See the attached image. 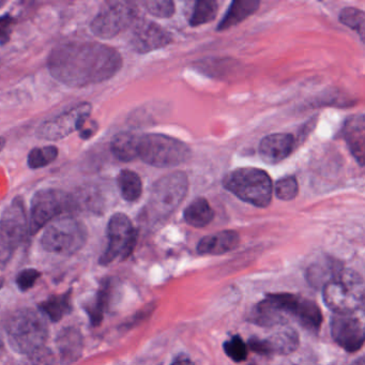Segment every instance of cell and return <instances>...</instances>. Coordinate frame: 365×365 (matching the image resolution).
Segmentation results:
<instances>
[{
    "instance_id": "6da1fadb",
    "label": "cell",
    "mask_w": 365,
    "mask_h": 365,
    "mask_svg": "<svg viewBox=\"0 0 365 365\" xmlns=\"http://www.w3.org/2000/svg\"><path fill=\"white\" fill-rule=\"evenodd\" d=\"M123 65V57L116 48L99 42L59 44L48 58L51 76L72 88L106 82L120 71Z\"/></svg>"
},
{
    "instance_id": "7a4b0ae2",
    "label": "cell",
    "mask_w": 365,
    "mask_h": 365,
    "mask_svg": "<svg viewBox=\"0 0 365 365\" xmlns=\"http://www.w3.org/2000/svg\"><path fill=\"white\" fill-rule=\"evenodd\" d=\"M6 334L12 349L27 356L43 347L48 341V322L41 312L18 309L6 322Z\"/></svg>"
},
{
    "instance_id": "3957f363",
    "label": "cell",
    "mask_w": 365,
    "mask_h": 365,
    "mask_svg": "<svg viewBox=\"0 0 365 365\" xmlns=\"http://www.w3.org/2000/svg\"><path fill=\"white\" fill-rule=\"evenodd\" d=\"M322 294L335 314H354L364 304V282L358 272L341 268L324 284Z\"/></svg>"
},
{
    "instance_id": "277c9868",
    "label": "cell",
    "mask_w": 365,
    "mask_h": 365,
    "mask_svg": "<svg viewBox=\"0 0 365 365\" xmlns=\"http://www.w3.org/2000/svg\"><path fill=\"white\" fill-rule=\"evenodd\" d=\"M223 185L243 202L259 208L268 207L272 200V180L260 168H237L224 177Z\"/></svg>"
},
{
    "instance_id": "5b68a950",
    "label": "cell",
    "mask_w": 365,
    "mask_h": 365,
    "mask_svg": "<svg viewBox=\"0 0 365 365\" xmlns=\"http://www.w3.org/2000/svg\"><path fill=\"white\" fill-rule=\"evenodd\" d=\"M138 158L159 168H172L189 161L192 150L185 143L159 133L144 134L138 138Z\"/></svg>"
},
{
    "instance_id": "8992f818",
    "label": "cell",
    "mask_w": 365,
    "mask_h": 365,
    "mask_svg": "<svg viewBox=\"0 0 365 365\" xmlns=\"http://www.w3.org/2000/svg\"><path fill=\"white\" fill-rule=\"evenodd\" d=\"M86 226L73 215H63L46 226L41 245L46 251L57 255H72L86 245Z\"/></svg>"
},
{
    "instance_id": "52a82bcc",
    "label": "cell",
    "mask_w": 365,
    "mask_h": 365,
    "mask_svg": "<svg viewBox=\"0 0 365 365\" xmlns=\"http://www.w3.org/2000/svg\"><path fill=\"white\" fill-rule=\"evenodd\" d=\"M76 210L73 194L58 189L39 190L31 198L29 234H37L63 213Z\"/></svg>"
},
{
    "instance_id": "ba28073f",
    "label": "cell",
    "mask_w": 365,
    "mask_h": 365,
    "mask_svg": "<svg viewBox=\"0 0 365 365\" xmlns=\"http://www.w3.org/2000/svg\"><path fill=\"white\" fill-rule=\"evenodd\" d=\"M138 20V8L133 1H108L91 21V31L100 39L110 40L133 26Z\"/></svg>"
},
{
    "instance_id": "9c48e42d",
    "label": "cell",
    "mask_w": 365,
    "mask_h": 365,
    "mask_svg": "<svg viewBox=\"0 0 365 365\" xmlns=\"http://www.w3.org/2000/svg\"><path fill=\"white\" fill-rule=\"evenodd\" d=\"M189 190V180L183 172L164 175L153 185L149 198V209L155 217H168L185 200Z\"/></svg>"
},
{
    "instance_id": "30bf717a",
    "label": "cell",
    "mask_w": 365,
    "mask_h": 365,
    "mask_svg": "<svg viewBox=\"0 0 365 365\" xmlns=\"http://www.w3.org/2000/svg\"><path fill=\"white\" fill-rule=\"evenodd\" d=\"M138 232L130 217L125 213H115L108 224V247L100 257L103 266L112 264L120 258L127 259L136 245Z\"/></svg>"
},
{
    "instance_id": "8fae6325",
    "label": "cell",
    "mask_w": 365,
    "mask_h": 365,
    "mask_svg": "<svg viewBox=\"0 0 365 365\" xmlns=\"http://www.w3.org/2000/svg\"><path fill=\"white\" fill-rule=\"evenodd\" d=\"M91 110L93 106L88 102H83L73 106L67 112L61 113L54 118L44 121L38 128V138L54 142L63 140L74 132H80L91 118Z\"/></svg>"
},
{
    "instance_id": "7c38bea8",
    "label": "cell",
    "mask_w": 365,
    "mask_h": 365,
    "mask_svg": "<svg viewBox=\"0 0 365 365\" xmlns=\"http://www.w3.org/2000/svg\"><path fill=\"white\" fill-rule=\"evenodd\" d=\"M29 232L25 202L21 196H16L0 217V238L16 249L26 239Z\"/></svg>"
},
{
    "instance_id": "4fadbf2b",
    "label": "cell",
    "mask_w": 365,
    "mask_h": 365,
    "mask_svg": "<svg viewBox=\"0 0 365 365\" xmlns=\"http://www.w3.org/2000/svg\"><path fill=\"white\" fill-rule=\"evenodd\" d=\"M133 26L130 46L136 53L147 54L172 43L170 34L153 21L138 20Z\"/></svg>"
},
{
    "instance_id": "5bb4252c",
    "label": "cell",
    "mask_w": 365,
    "mask_h": 365,
    "mask_svg": "<svg viewBox=\"0 0 365 365\" xmlns=\"http://www.w3.org/2000/svg\"><path fill=\"white\" fill-rule=\"evenodd\" d=\"M331 335L348 352L358 351L364 344V327L352 314H335L331 320Z\"/></svg>"
},
{
    "instance_id": "9a60e30c",
    "label": "cell",
    "mask_w": 365,
    "mask_h": 365,
    "mask_svg": "<svg viewBox=\"0 0 365 365\" xmlns=\"http://www.w3.org/2000/svg\"><path fill=\"white\" fill-rule=\"evenodd\" d=\"M249 346L256 354L262 356L273 354H289L298 348L299 335L294 329H284L267 339L252 337L249 341Z\"/></svg>"
},
{
    "instance_id": "2e32d148",
    "label": "cell",
    "mask_w": 365,
    "mask_h": 365,
    "mask_svg": "<svg viewBox=\"0 0 365 365\" xmlns=\"http://www.w3.org/2000/svg\"><path fill=\"white\" fill-rule=\"evenodd\" d=\"M294 145H296V140L292 134H271L260 142L259 153L262 160L267 163L277 164L292 155Z\"/></svg>"
},
{
    "instance_id": "e0dca14e",
    "label": "cell",
    "mask_w": 365,
    "mask_h": 365,
    "mask_svg": "<svg viewBox=\"0 0 365 365\" xmlns=\"http://www.w3.org/2000/svg\"><path fill=\"white\" fill-rule=\"evenodd\" d=\"M56 347L63 365H71L82 356L84 350V336L80 329L67 327L58 333Z\"/></svg>"
},
{
    "instance_id": "ac0fdd59",
    "label": "cell",
    "mask_w": 365,
    "mask_h": 365,
    "mask_svg": "<svg viewBox=\"0 0 365 365\" xmlns=\"http://www.w3.org/2000/svg\"><path fill=\"white\" fill-rule=\"evenodd\" d=\"M363 114L349 117L344 125L343 134L352 155L361 166L365 162V125Z\"/></svg>"
},
{
    "instance_id": "d6986e66",
    "label": "cell",
    "mask_w": 365,
    "mask_h": 365,
    "mask_svg": "<svg viewBox=\"0 0 365 365\" xmlns=\"http://www.w3.org/2000/svg\"><path fill=\"white\" fill-rule=\"evenodd\" d=\"M240 243L238 232L234 230H223L217 234L209 235L198 242L197 252L200 255H222L234 251Z\"/></svg>"
},
{
    "instance_id": "ffe728a7",
    "label": "cell",
    "mask_w": 365,
    "mask_h": 365,
    "mask_svg": "<svg viewBox=\"0 0 365 365\" xmlns=\"http://www.w3.org/2000/svg\"><path fill=\"white\" fill-rule=\"evenodd\" d=\"M113 287L114 286H113L112 279H103L95 298L88 301L85 305V311L89 316L93 326H99L103 322L104 314L110 307V300H112Z\"/></svg>"
},
{
    "instance_id": "44dd1931",
    "label": "cell",
    "mask_w": 365,
    "mask_h": 365,
    "mask_svg": "<svg viewBox=\"0 0 365 365\" xmlns=\"http://www.w3.org/2000/svg\"><path fill=\"white\" fill-rule=\"evenodd\" d=\"M259 6L260 1H258V0H236L232 4L227 14H225L223 20L220 23L217 31H226V29H232V27L240 24L245 19L255 14Z\"/></svg>"
},
{
    "instance_id": "7402d4cb",
    "label": "cell",
    "mask_w": 365,
    "mask_h": 365,
    "mask_svg": "<svg viewBox=\"0 0 365 365\" xmlns=\"http://www.w3.org/2000/svg\"><path fill=\"white\" fill-rule=\"evenodd\" d=\"M138 138L140 136L131 132L116 134L110 143V150L114 157L121 162H131L138 159Z\"/></svg>"
},
{
    "instance_id": "603a6c76",
    "label": "cell",
    "mask_w": 365,
    "mask_h": 365,
    "mask_svg": "<svg viewBox=\"0 0 365 365\" xmlns=\"http://www.w3.org/2000/svg\"><path fill=\"white\" fill-rule=\"evenodd\" d=\"M183 217L190 226L202 228L212 222L213 217H215V211L211 208L210 204L206 198L198 197L185 208Z\"/></svg>"
},
{
    "instance_id": "cb8c5ba5",
    "label": "cell",
    "mask_w": 365,
    "mask_h": 365,
    "mask_svg": "<svg viewBox=\"0 0 365 365\" xmlns=\"http://www.w3.org/2000/svg\"><path fill=\"white\" fill-rule=\"evenodd\" d=\"M39 309L53 322H61L71 312V290L63 294L51 296L50 298L40 303Z\"/></svg>"
},
{
    "instance_id": "d4e9b609",
    "label": "cell",
    "mask_w": 365,
    "mask_h": 365,
    "mask_svg": "<svg viewBox=\"0 0 365 365\" xmlns=\"http://www.w3.org/2000/svg\"><path fill=\"white\" fill-rule=\"evenodd\" d=\"M117 185L123 200L134 202L140 200L143 193V182L138 174L131 170H123L117 177Z\"/></svg>"
},
{
    "instance_id": "484cf974",
    "label": "cell",
    "mask_w": 365,
    "mask_h": 365,
    "mask_svg": "<svg viewBox=\"0 0 365 365\" xmlns=\"http://www.w3.org/2000/svg\"><path fill=\"white\" fill-rule=\"evenodd\" d=\"M294 317L298 319L301 326L313 332H317L322 327V314L319 307L307 299L301 298Z\"/></svg>"
},
{
    "instance_id": "4316f807",
    "label": "cell",
    "mask_w": 365,
    "mask_h": 365,
    "mask_svg": "<svg viewBox=\"0 0 365 365\" xmlns=\"http://www.w3.org/2000/svg\"><path fill=\"white\" fill-rule=\"evenodd\" d=\"M219 9V4L215 0H198L195 3L190 25L193 27L207 24L215 20Z\"/></svg>"
},
{
    "instance_id": "83f0119b",
    "label": "cell",
    "mask_w": 365,
    "mask_h": 365,
    "mask_svg": "<svg viewBox=\"0 0 365 365\" xmlns=\"http://www.w3.org/2000/svg\"><path fill=\"white\" fill-rule=\"evenodd\" d=\"M58 153V148L55 146L36 147L29 153L27 164L31 170H40L52 164Z\"/></svg>"
},
{
    "instance_id": "f1b7e54d",
    "label": "cell",
    "mask_w": 365,
    "mask_h": 365,
    "mask_svg": "<svg viewBox=\"0 0 365 365\" xmlns=\"http://www.w3.org/2000/svg\"><path fill=\"white\" fill-rule=\"evenodd\" d=\"M74 200H76V209L84 208L93 212H99L101 211L102 197L99 191L95 187H86V189L80 190L76 194H73Z\"/></svg>"
},
{
    "instance_id": "f546056e",
    "label": "cell",
    "mask_w": 365,
    "mask_h": 365,
    "mask_svg": "<svg viewBox=\"0 0 365 365\" xmlns=\"http://www.w3.org/2000/svg\"><path fill=\"white\" fill-rule=\"evenodd\" d=\"M339 21L346 26L356 31L360 37H364L365 14L356 8H345L339 14Z\"/></svg>"
},
{
    "instance_id": "4dcf8cb0",
    "label": "cell",
    "mask_w": 365,
    "mask_h": 365,
    "mask_svg": "<svg viewBox=\"0 0 365 365\" xmlns=\"http://www.w3.org/2000/svg\"><path fill=\"white\" fill-rule=\"evenodd\" d=\"M224 351L228 358L234 362H245L247 358V347L239 335H235L232 339H227L223 345Z\"/></svg>"
},
{
    "instance_id": "1f68e13d",
    "label": "cell",
    "mask_w": 365,
    "mask_h": 365,
    "mask_svg": "<svg viewBox=\"0 0 365 365\" xmlns=\"http://www.w3.org/2000/svg\"><path fill=\"white\" fill-rule=\"evenodd\" d=\"M143 6L155 18L170 19L175 14V4L170 0H148L144 1Z\"/></svg>"
},
{
    "instance_id": "d6a6232c",
    "label": "cell",
    "mask_w": 365,
    "mask_h": 365,
    "mask_svg": "<svg viewBox=\"0 0 365 365\" xmlns=\"http://www.w3.org/2000/svg\"><path fill=\"white\" fill-rule=\"evenodd\" d=\"M299 185L294 176H286L279 179L275 185V194L279 200H292L298 195Z\"/></svg>"
},
{
    "instance_id": "836d02e7",
    "label": "cell",
    "mask_w": 365,
    "mask_h": 365,
    "mask_svg": "<svg viewBox=\"0 0 365 365\" xmlns=\"http://www.w3.org/2000/svg\"><path fill=\"white\" fill-rule=\"evenodd\" d=\"M24 365H57V362L52 350L43 346L36 351L27 354Z\"/></svg>"
},
{
    "instance_id": "e575fe53",
    "label": "cell",
    "mask_w": 365,
    "mask_h": 365,
    "mask_svg": "<svg viewBox=\"0 0 365 365\" xmlns=\"http://www.w3.org/2000/svg\"><path fill=\"white\" fill-rule=\"evenodd\" d=\"M41 277V273L37 269H24L16 277V285L22 292H27L35 286L36 282Z\"/></svg>"
},
{
    "instance_id": "d590c367",
    "label": "cell",
    "mask_w": 365,
    "mask_h": 365,
    "mask_svg": "<svg viewBox=\"0 0 365 365\" xmlns=\"http://www.w3.org/2000/svg\"><path fill=\"white\" fill-rule=\"evenodd\" d=\"M16 25V19L11 14L0 16V44H7L11 39L12 33Z\"/></svg>"
},
{
    "instance_id": "8d00e7d4",
    "label": "cell",
    "mask_w": 365,
    "mask_h": 365,
    "mask_svg": "<svg viewBox=\"0 0 365 365\" xmlns=\"http://www.w3.org/2000/svg\"><path fill=\"white\" fill-rule=\"evenodd\" d=\"M16 250V247H12L7 241L0 238V270L7 267Z\"/></svg>"
},
{
    "instance_id": "74e56055",
    "label": "cell",
    "mask_w": 365,
    "mask_h": 365,
    "mask_svg": "<svg viewBox=\"0 0 365 365\" xmlns=\"http://www.w3.org/2000/svg\"><path fill=\"white\" fill-rule=\"evenodd\" d=\"M96 131H97V123L95 121L88 120L81 130L80 136L83 140H88L96 133Z\"/></svg>"
},
{
    "instance_id": "f35d334b",
    "label": "cell",
    "mask_w": 365,
    "mask_h": 365,
    "mask_svg": "<svg viewBox=\"0 0 365 365\" xmlns=\"http://www.w3.org/2000/svg\"><path fill=\"white\" fill-rule=\"evenodd\" d=\"M170 365H195V363L191 359L187 358V356H179L173 361Z\"/></svg>"
},
{
    "instance_id": "ab89813d",
    "label": "cell",
    "mask_w": 365,
    "mask_h": 365,
    "mask_svg": "<svg viewBox=\"0 0 365 365\" xmlns=\"http://www.w3.org/2000/svg\"><path fill=\"white\" fill-rule=\"evenodd\" d=\"M350 365H365L364 356H361V358L356 359V360L354 361V362Z\"/></svg>"
},
{
    "instance_id": "60d3db41",
    "label": "cell",
    "mask_w": 365,
    "mask_h": 365,
    "mask_svg": "<svg viewBox=\"0 0 365 365\" xmlns=\"http://www.w3.org/2000/svg\"><path fill=\"white\" fill-rule=\"evenodd\" d=\"M6 143H7L6 138H3V136H0V153L4 150V148H5Z\"/></svg>"
},
{
    "instance_id": "b9f144b4",
    "label": "cell",
    "mask_w": 365,
    "mask_h": 365,
    "mask_svg": "<svg viewBox=\"0 0 365 365\" xmlns=\"http://www.w3.org/2000/svg\"><path fill=\"white\" fill-rule=\"evenodd\" d=\"M1 356H3V346L0 344V359H1Z\"/></svg>"
},
{
    "instance_id": "7bdbcfd3",
    "label": "cell",
    "mask_w": 365,
    "mask_h": 365,
    "mask_svg": "<svg viewBox=\"0 0 365 365\" xmlns=\"http://www.w3.org/2000/svg\"><path fill=\"white\" fill-rule=\"evenodd\" d=\"M3 286H4V279H0V289H1V288H3Z\"/></svg>"
}]
</instances>
